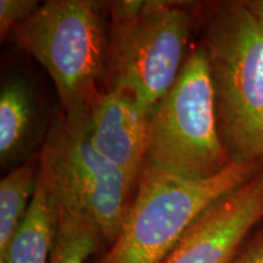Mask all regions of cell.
<instances>
[{
	"mask_svg": "<svg viewBox=\"0 0 263 263\" xmlns=\"http://www.w3.org/2000/svg\"><path fill=\"white\" fill-rule=\"evenodd\" d=\"M201 47L230 161L263 162V24L242 0L215 3L205 12Z\"/></svg>",
	"mask_w": 263,
	"mask_h": 263,
	"instance_id": "6da1fadb",
	"label": "cell"
},
{
	"mask_svg": "<svg viewBox=\"0 0 263 263\" xmlns=\"http://www.w3.org/2000/svg\"><path fill=\"white\" fill-rule=\"evenodd\" d=\"M105 90L123 91L147 112L167 94L182 71L192 16L160 0L110 3Z\"/></svg>",
	"mask_w": 263,
	"mask_h": 263,
	"instance_id": "7a4b0ae2",
	"label": "cell"
},
{
	"mask_svg": "<svg viewBox=\"0 0 263 263\" xmlns=\"http://www.w3.org/2000/svg\"><path fill=\"white\" fill-rule=\"evenodd\" d=\"M262 168L230 163L212 178L188 179L144 166L123 228L99 263H161L207 207Z\"/></svg>",
	"mask_w": 263,
	"mask_h": 263,
	"instance_id": "3957f363",
	"label": "cell"
},
{
	"mask_svg": "<svg viewBox=\"0 0 263 263\" xmlns=\"http://www.w3.org/2000/svg\"><path fill=\"white\" fill-rule=\"evenodd\" d=\"M230 163L217 124L206 54L192 48L172 88L151 111L144 166L188 179H209Z\"/></svg>",
	"mask_w": 263,
	"mask_h": 263,
	"instance_id": "277c9868",
	"label": "cell"
},
{
	"mask_svg": "<svg viewBox=\"0 0 263 263\" xmlns=\"http://www.w3.org/2000/svg\"><path fill=\"white\" fill-rule=\"evenodd\" d=\"M108 29L100 3L50 0L11 31L50 76L65 114L87 110L104 78Z\"/></svg>",
	"mask_w": 263,
	"mask_h": 263,
	"instance_id": "5b68a950",
	"label": "cell"
},
{
	"mask_svg": "<svg viewBox=\"0 0 263 263\" xmlns=\"http://www.w3.org/2000/svg\"><path fill=\"white\" fill-rule=\"evenodd\" d=\"M39 171L58 197L93 217L104 241H116L133 202L137 186L101 155L90 137L88 108L50 120L39 154Z\"/></svg>",
	"mask_w": 263,
	"mask_h": 263,
	"instance_id": "8992f818",
	"label": "cell"
},
{
	"mask_svg": "<svg viewBox=\"0 0 263 263\" xmlns=\"http://www.w3.org/2000/svg\"><path fill=\"white\" fill-rule=\"evenodd\" d=\"M263 218V168L219 197L161 263H230Z\"/></svg>",
	"mask_w": 263,
	"mask_h": 263,
	"instance_id": "52a82bcc",
	"label": "cell"
},
{
	"mask_svg": "<svg viewBox=\"0 0 263 263\" xmlns=\"http://www.w3.org/2000/svg\"><path fill=\"white\" fill-rule=\"evenodd\" d=\"M149 117L145 108L123 91H99L88 107L95 147L136 186L145 164Z\"/></svg>",
	"mask_w": 263,
	"mask_h": 263,
	"instance_id": "ba28073f",
	"label": "cell"
},
{
	"mask_svg": "<svg viewBox=\"0 0 263 263\" xmlns=\"http://www.w3.org/2000/svg\"><path fill=\"white\" fill-rule=\"evenodd\" d=\"M42 104L33 85L22 76H9L0 89V161L3 168H15L33 160L43 146L50 122H45Z\"/></svg>",
	"mask_w": 263,
	"mask_h": 263,
	"instance_id": "9c48e42d",
	"label": "cell"
},
{
	"mask_svg": "<svg viewBox=\"0 0 263 263\" xmlns=\"http://www.w3.org/2000/svg\"><path fill=\"white\" fill-rule=\"evenodd\" d=\"M58 216L57 193L38 170L31 205L0 263H49Z\"/></svg>",
	"mask_w": 263,
	"mask_h": 263,
	"instance_id": "30bf717a",
	"label": "cell"
},
{
	"mask_svg": "<svg viewBox=\"0 0 263 263\" xmlns=\"http://www.w3.org/2000/svg\"><path fill=\"white\" fill-rule=\"evenodd\" d=\"M59 199V197H58ZM104 241L89 213L59 199V216L49 263H87Z\"/></svg>",
	"mask_w": 263,
	"mask_h": 263,
	"instance_id": "8fae6325",
	"label": "cell"
},
{
	"mask_svg": "<svg viewBox=\"0 0 263 263\" xmlns=\"http://www.w3.org/2000/svg\"><path fill=\"white\" fill-rule=\"evenodd\" d=\"M39 160H29L12 168L0 182V255L27 213L34 195Z\"/></svg>",
	"mask_w": 263,
	"mask_h": 263,
	"instance_id": "7c38bea8",
	"label": "cell"
},
{
	"mask_svg": "<svg viewBox=\"0 0 263 263\" xmlns=\"http://www.w3.org/2000/svg\"><path fill=\"white\" fill-rule=\"evenodd\" d=\"M41 8L37 0H0V34L6 37L12 29L31 18Z\"/></svg>",
	"mask_w": 263,
	"mask_h": 263,
	"instance_id": "4fadbf2b",
	"label": "cell"
},
{
	"mask_svg": "<svg viewBox=\"0 0 263 263\" xmlns=\"http://www.w3.org/2000/svg\"><path fill=\"white\" fill-rule=\"evenodd\" d=\"M230 263H263V218L250 233Z\"/></svg>",
	"mask_w": 263,
	"mask_h": 263,
	"instance_id": "5bb4252c",
	"label": "cell"
},
{
	"mask_svg": "<svg viewBox=\"0 0 263 263\" xmlns=\"http://www.w3.org/2000/svg\"><path fill=\"white\" fill-rule=\"evenodd\" d=\"M252 15L263 24V0H242Z\"/></svg>",
	"mask_w": 263,
	"mask_h": 263,
	"instance_id": "9a60e30c",
	"label": "cell"
}]
</instances>
